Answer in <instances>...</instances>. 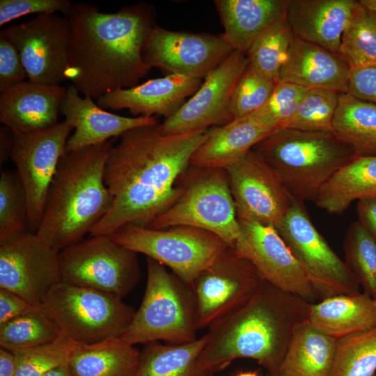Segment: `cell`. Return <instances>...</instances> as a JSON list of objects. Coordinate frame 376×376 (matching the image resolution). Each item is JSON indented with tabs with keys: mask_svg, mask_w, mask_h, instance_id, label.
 Segmentation results:
<instances>
[{
	"mask_svg": "<svg viewBox=\"0 0 376 376\" xmlns=\"http://www.w3.org/2000/svg\"><path fill=\"white\" fill-rule=\"evenodd\" d=\"M207 130L166 135L157 123L122 134L104 169L112 203L90 235L111 236L128 224L148 227L168 210L183 192L176 182L205 141Z\"/></svg>",
	"mask_w": 376,
	"mask_h": 376,
	"instance_id": "6da1fadb",
	"label": "cell"
},
{
	"mask_svg": "<svg viewBox=\"0 0 376 376\" xmlns=\"http://www.w3.org/2000/svg\"><path fill=\"white\" fill-rule=\"evenodd\" d=\"M66 17L71 29L67 77L82 96L97 100L135 86L152 68L143 56L155 26L150 6L139 3L103 13L79 2L72 3Z\"/></svg>",
	"mask_w": 376,
	"mask_h": 376,
	"instance_id": "7a4b0ae2",
	"label": "cell"
},
{
	"mask_svg": "<svg viewBox=\"0 0 376 376\" xmlns=\"http://www.w3.org/2000/svg\"><path fill=\"white\" fill-rule=\"evenodd\" d=\"M310 304L263 280L244 305L209 327L200 368L213 376L244 358L276 376L295 329L308 321Z\"/></svg>",
	"mask_w": 376,
	"mask_h": 376,
	"instance_id": "3957f363",
	"label": "cell"
},
{
	"mask_svg": "<svg viewBox=\"0 0 376 376\" xmlns=\"http://www.w3.org/2000/svg\"><path fill=\"white\" fill-rule=\"evenodd\" d=\"M113 146L109 140L61 157L36 233L58 252L81 241L109 210L112 196L104 169Z\"/></svg>",
	"mask_w": 376,
	"mask_h": 376,
	"instance_id": "277c9868",
	"label": "cell"
},
{
	"mask_svg": "<svg viewBox=\"0 0 376 376\" xmlns=\"http://www.w3.org/2000/svg\"><path fill=\"white\" fill-rule=\"evenodd\" d=\"M276 172L292 197L315 202L321 189L357 156L334 132L283 128L253 148Z\"/></svg>",
	"mask_w": 376,
	"mask_h": 376,
	"instance_id": "5b68a950",
	"label": "cell"
},
{
	"mask_svg": "<svg viewBox=\"0 0 376 376\" xmlns=\"http://www.w3.org/2000/svg\"><path fill=\"white\" fill-rule=\"evenodd\" d=\"M147 280L141 305L122 336L128 343L197 339L196 302L191 288L159 262L146 258Z\"/></svg>",
	"mask_w": 376,
	"mask_h": 376,
	"instance_id": "8992f818",
	"label": "cell"
},
{
	"mask_svg": "<svg viewBox=\"0 0 376 376\" xmlns=\"http://www.w3.org/2000/svg\"><path fill=\"white\" fill-rule=\"evenodd\" d=\"M41 308L68 338L87 344L122 337L135 313L121 298L63 281L51 288Z\"/></svg>",
	"mask_w": 376,
	"mask_h": 376,
	"instance_id": "52a82bcc",
	"label": "cell"
},
{
	"mask_svg": "<svg viewBox=\"0 0 376 376\" xmlns=\"http://www.w3.org/2000/svg\"><path fill=\"white\" fill-rule=\"evenodd\" d=\"M111 237L169 268L190 287L197 276L230 246L210 232L184 226L152 229L128 224Z\"/></svg>",
	"mask_w": 376,
	"mask_h": 376,
	"instance_id": "ba28073f",
	"label": "cell"
},
{
	"mask_svg": "<svg viewBox=\"0 0 376 376\" xmlns=\"http://www.w3.org/2000/svg\"><path fill=\"white\" fill-rule=\"evenodd\" d=\"M194 169V177L182 186L181 196L148 227H194L217 235L234 247L240 226L226 171Z\"/></svg>",
	"mask_w": 376,
	"mask_h": 376,
	"instance_id": "9c48e42d",
	"label": "cell"
},
{
	"mask_svg": "<svg viewBox=\"0 0 376 376\" xmlns=\"http://www.w3.org/2000/svg\"><path fill=\"white\" fill-rule=\"evenodd\" d=\"M61 281L123 299L138 284L137 253L109 235L91 236L58 253Z\"/></svg>",
	"mask_w": 376,
	"mask_h": 376,
	"instance_id": "30bf717a",
	"label": "cell"
},
{
	"mask_svg": "<svg viewBox=\"0 0 376 376\" xmlns=\"http://www.w3.org/2000/svg\"><path fill=\"white\" fill-rule=\"evenodd\" d=\"M276 229L320 300L360 292L354 276L312 223L304 202L293 198Z\"/></svg>",
	"mask_w": 376,
	"mask_h": 376,
	"instance_id": "8fae6325",
	"label": "cell"
},
{
	"mask_svg": "<svg viewBox=\"0 0 376 376\" xmlns=\"http://www.w3.org/2000/svg\"><path fill=\"white\" fill-rule=\"evenodd\" d=\"M263 281L251 262L233 247L226 248L191 285L198 330L209 328L244 305Z\"/></svg>",
	"mask_w": 376,
	"mask_h": 376,
	"instance_id": "7c38bea8",
	"label": "cell"
},
{
	"mask_svg": "<svg viewBox=\"0 0 376 376\" xmlns=\"http://www.w3.org/2000/svg\"><path fill=\"white\" fill-rule=\"evenodd\" d=\"M73 127L63 120L31 134L13 133L10 158L15 163L27 201L28 228L36 233L47 193Z\"/></svg>",
	"mask_w": 376,
	"mask_h": 376,
	"instance_id": "4fadbf2b",
	"label": "cell"
},
{
	"mask_svg": "<svg viewBox=\"0 0 376 376\" xmlns=\"http://www.w3.org/2000/svg\"><path fill=\"white\" fill-rule=\"evenodd\" d=\"M0 33L18 50L28 80L58 85L68 80L71 29L66 17L40 14Z\"/></svg>",
	"mask_w": 376,
	"mask_h": 376,
	"instance_id": "5bb4252c",
	"label": "cell"
},
{
	"mask_svg": "<svg viewBox=\"0 0 376 376\" xmlns=\"http://www.w3.org/2000/svg\"><path fill=\"white\" fill-rule=\"evenodd\" d=\"M58 251L29 230L0 242V288L41 307L61 281Z\"/></svg>",
	"mask_w": 376,
	"mask_h": 376,
	"instance_id": "9a60e30c",
	"label": "cell"
},
{
	"mask_svg": "<svg viewBox=\"0 0 376 376\" xmlns=\"http://www.w3.org/2000/svg\"><path fill=\"white\" fill-rule=\"evenodd\" d=\"M225 170L238 221L276 228L293 200L276 172L253 149Z\"/></svg>",
	"mask_w": 376,
	"mask_h": 376,
	"instance_id": "2e32d148",
	"label": "cell"
},
{
	"mask_svg": "<svg viewBox=\"0 0 376 376\" xmlns=\"http://www.w3.org/2000/svg\"><path fill=\"white\" fill-rule=\"evenodd\" d=\"M249 64L246 54L233 51L205 78L198 91L161 124L166 135L180 134L233 120L232 96Z\"/></svg>",
	"mask_w": 376,
	"mask_h": 376,
	"instance_id": "e0dca14e",
	"label": "cell"
},
{
	"mask_svg": "<svg viewBox=\"0 0 376 376\" xmlns=\"http://www.w3.org/2000/svg\"><path fill=\"white\" fill-rule=\"evenodd\" d=\"M233 51L223 35L173 31L155 25L143 56L151 68L169 75L203 79Z\"/></svg>",
	"mask_w": 376,
	"mask_h": 376,
	"instance_id": "ac0fdd59",
	"label": "cell"
},
{
	"mask_svg": "<svg viewBox=\"0 0 376 376\" xmlns=\"http://www.w3.org/2000/svg\"><path fill=\"white\" fill-rule=\"evenodd\" d=\"M239 222L240 233L233 248L252 263L263 280L311 304L320 301L275 228L256 222Z\"/></svg>",
	"mask_w": 376,
	"mask_h": 376,
	"instance_id": "d6986e66",
	"label": "cell"
},
{
	"mask_svg": "<svg viewBox=\"0 0 376 376\" xmlns=\"http://www.w3.org/2000/svg\"><path fill=\"white\" fill-rule=\"evenodd\" d=\"M67 89L29 80L0 96V122L13 133L31 134L56 126Z\"/></svg>",
	"mask_w": 376,
	"mask_h": 376,
	"instance_id": "ffe728a7",
	"label": "cell"
},
{
	"mask_svg": "<svg viewBox=\"0 0 376 376\" xmlns=\"http://www.w3.org/2000/svg\"><path fill=\"white\" fill-rule=\"evenodd\" d=\"M66 89L61 111L75 132L68 138L65 151L98 145L130 130L158 123L156 116L126 117L108 112L90 97L81 96L72 84Z\"/></svg>",
	"mask_w": 376,
	"mask_h": 376,
	"instance_id": "44dd1931",
	"label": "cell"
},
{
	"mask_svg": "<svg viewBox=\"0 0 376 376\" xmlns=\"http://www.w3.org/2000/svg\"><path fill=\"white\" fill-rule=\"evenodd\" d=\"M202 84V79L176 74L152 79L128 88L109 92L97 100L102 109H126L134 115L143 116L173 115L185 99L193 95Z\"/></svg>",
	"mask_w": 376,
	"mask_h": 376,
	"instance_id": "7402d4cb",
	"label": "cell"
},
{
	"mask_svg": "<svg viewBox=\"0 0 376 376\" xmlns=\"http://www.w3.org/2000/svg\"><path fill=\"white\" fill-rule=\"evenodd\" d=\"M350 70L339 55L295 36L281 66L279 81L308 88L347 93Z\"/></svg>",
	"mask_w": 376,
	"mask_h": 376,
	"instance_id": "603a6c76",
	"label": "cell"
},
{
	"mask_svg": "<svg viewBox=\"0 0 376 376\" xmlns=\"http://www.w3.org/2000/svg\"><path fill=\"white\" fill-rule=\"evenodd\" d=\"M356 0H290L285 17L295 36L339 55Z\"/></svg>",
	"mask_w": 376,
	"mask_h": 376,
	"instance_id": "cb8c5ba5",
	"label": "cell"
},
{
	"mask_svg": "<svg viewBox=\"0 0 376 376\" xmlns=\"http://www.w3.org/2000/svg\"><path fill=\"white\" fill-rule=\"evenodd\" d=\"M275 131L251 114L209 128L190 165L201 169H226Z\"/></svg>",
	"mask_w": 376,
	"mask_h": 376,
	"instance_id": "d4e9b609",
	"label": "cell"
},
{
	"mask_svg": "<svg viewBox=\"0 0 376 376\" xmlns=\"http://www.w3.org/2000/svg\"><path fill=\"white\" fill-rule=\"evenodd\" d=\"M290 0H217L225 40L246 54L254 40L285 14Z\"/></svg>",
	"mask_w": 376,
	"mask_h": 376,
	"instance_id": "484cf974",
	"label": "cell"
},
{
	"mask_svg": "<svg viewBox=\"0 0 376 376\" xmlns=\"http://www.w3.org/2000/svg\"><path fill=\"white\" fill-rule=\"evenodd\" d=\"M308 322L339 339L376 327V301L363 292L322 299L309 306Z\"/></svg>",
	"mask_w": 376,
	"mask_h": 376,
	"instance_id": "4316f807",
	"label": "cell"
},
{
	"mask_svg": "<svg viewBox=\"0 0 376 376\" xmlns=\"http://www.w3.org/2000/svg\"><path fill=\"white\" fill-rule=\"evenodd\" d=\"M69 346L68 363L74 376L136 375L140 352L121 337L91 344L69 338Z\"/></svg>",
	"mask_w": 376,
	"mask_h": 376,
	"instance_id": "83f0119b",
	"label": "cell"
},
{
	"mask_svg": "<svg viewBox=\"0 0 376 376\" xmlns=\"http://www.w3.org/2000/svg\"><path fill=\"white\" fill-rule=\"evenodd\" d=\"M336 343L308 321L299 324L276 376H329Z\"/></svg>",
	"mask_w": 376,
	"mask_h": 376,
	"instance_id": "f1b7e54d",
	"label": "cell"
},
{
	"mask_svg": "<svg viewBox=\"0 0 376 376\" xmlns=\"http://www.w3.org/2000/svg\"><path fill=\"white\" fill-rule=\"evenodd\" d=\"M376 195V155H357L321 189L314 203L333 214L344 212L355 201Z\"/></svg>",
	"mask_w": 376,
	"mask_h": 376,
	"instance_id": "f546056e",
	"label": "cell"
},
{
	"mask_svg": "<svg viewBox=\"0 0 376 376\" xmlns=\"http://www.w3.org/2000/svg\"><path fill=\"white\" fill-rule=\"evenodd\" d=\"M333 130L357 155L375 156L376 104L340 93Z\"/></svg>",
	"mask_w": 376,
	"mask_h": 376,
	"instance_id": "4dcf8cb0",
	"label": "cell"
},
{
	"mask_svg": "<svg viewBox=\"0 0 376 376\" xmlns=\"http://www.w3.org/2000/svg\"><path fill=\"white\" fill-rule=\"evenodd\" d=\"M207 341L205 334L186 343H150L140 352L135 376H210L198 366Z\"/></svg>",
	"mask_w": 376,
	"mask_h": 376,
	"instance_id": "1f68e13d",
	"label": "cell"
},
{
	"mask_svg": "<svg viewBox=\"0 0 376 376\" xmlns=\"http://www.w3.org/2000/svg\"><path fill=\"white\" fill-rule=\"evenodd\" d=\"M339 56L350 69L376 65V3L361 0L342 36Z\"/></svg>",
	"mask_w": 376,
	"mask_h": 376,
	"instance_id": "d6a6232c",
	"label": "cell"
},
{
	"mask_svg": "<svg viewBox=\"0 0 376 376\" xmlns=\"http://www.w3.org/2000/svg\"><path fill=\"white\" fill-rule=\"evenodd\" d=\"M294 36L285 14L252 43L246 54L249 65L265 78L277 83Z\"/></svg>",
	"mask_w": 376,
	"mask_h": 376,
	"instance_id": "836d02e7",
	"label": "cell"
},
{
	"mask_svg": "<svg viewBox=\"0 0 376 376\" xmlns=\"http://www.w3.org/2000/svg\"><path fill=\"white\" fill-rule=\"evenodd\" d=\"M61 331L41 307L0 325V347L21 352L55 340Z\"/></svg>",
	"mask_w": 376,
	"mask_h": 376,
	"instance_id": "e575fe53",
	"label": "cell"
},
{
	"mask_svg": "<svg viewBox=\"0 0 376 376\" xmlns=\"http://www.w3.org/2000/svg\"><path fill=\"white\" fill-rule=\"evenodd\" d=\"M376 327L337 339L329 376H374Z\"/></svg>",
	"mask_w": 376,
	"mask_h": 376,
	"instance_id": "d590c367",
	"label": "cell"
},
{
	"mask_svg": "<svg viewBox=\"0 0 376 376\" xmlns=\"http://www.w3.org/2000/svg\"><path fill=\"white\" fill-rule=\"evenodd\" d=\"M343 251L344 262L363 292L376 301V242L357 221L347 230Z\"/></svg>",
	"mask_w": 376,
	"mask_h": 376,
	"instance_id": "8d00e7d4",
	"label": "cell"
},
{
	"mask_svg": "<svg viewBox=\"0 0 376 376\" xmlns=\"http://www.w3.org/2000/svg\"><path fill=\"white\" fill-rule=\"evenodd\" d=\"M340 93L324 88L308 89L284 128L334 132L333 122Z\"/></svg>",
	"mask_w": 376,
	"mask_h": 376,
	"instance_id": "74e56055",
	"label": "cell"
},
{
	"mask_svg": "<svg viewBox=\"0 0 376 376\" xmlns=\"http://www.w3.org/2000/svg\"><path fill=\"white\" fill-rule=\"evenodd\" d=\"M26 196L17 173L2 171L0 177V242L27 231Z\"/></svg>",
	"mask_w": 376,
	"mask_h": 376,
	"instance_id": "f35d334b",
	"label": "cell"
},
{
	"mask_svg": "<svg viewBox=\"0 0 376 376\" xmlns=\"http://www.w3.org/2000/svg\"><path fill=\"white\" fill-rule=\"evenodd\" d=\"M14 353L17 361L15 376H44L68 362L69 338L61 332L49 343Z\"/></svg>",
	"mask_w": 376,
	"mask_h": 376,
	"instance_id": "ab89813d",
	"label": "cell"
},
{
	"mask_svg": "<svg viewBox=\"0 0 376 376\" xmlns=\"http://www.w3.org/2000/svg\"><path fill=\"white\" fill-rule=\"evenodd\" d=\"M277 83L265 78L248 64L232 96L230 113L233 120L247 116L263 107Z\"/></svg>",
	"mask_w": 376,
	"mask_h": 376,
	"instance_id": "60d3db41",
	"label": "cell"
},
{
	"mask_svg": "<svg viewBox=\"0 0 376 376\" xmlns=\"http://www.w3.org/2000/svg\"><path fill=\"white\" fill-rule=\"evenodd\" d=\"M308 89L295 84L279 81L268 101L251 115L274 130L283 129L293 116Z\"/></svg>",
	"mask_w": 376,
	"mask_h": 376,
	"instance_id": "b9f144b4",
	"label": "cell"
},
{
	"mask_svg": "<svg viewBox=\"0 0 376 376\" xmlns=\"http://www.w3.org/2000/svg\"><path fill=\"white\" fill-rule=\"evenodd\" d=\"M72 5L68 0H1L0 26L29 14L61 13L66 17Z\"/></svg>",
	"mask_w": 376,
	"mask_h": 376,
	"instance_id": "7bdbcfd3",
	"label": "cell"
},
{
	"mask_svg": "<svg viewBox=\"0 0 376 376\" xmlns=\"http://www.w3.org/2000/svg\"><path fill=\"white\" fill-rule=\"evenodd\" d=\"M26 72L16 47L0 33V92L25 81Z\"/></svg>",
	"mask_w": 376,
	"mask_h": 376,
	"instance_id": "ee69618b",
	"label": "cell"
},
{
	"mask_svg": "<svg viewBox=\"0 0 376 376\" xmlns=\"http://www.w3.org/2000/svg\"><path fill=\"white\" fill-rule=\"evenodd\" d=\"M347 93L376 104V65L351 69Z\"/></svg>",
	"mask_w": 376,
	"mask_h": 376,
	"instance_id": "f6af8a7d",
	"label": "cell"
},
{
	"mask_svg": "<svg viewBox=\"0 0 376 376\" xmlns=\"http://www.w3.org/2000/svg\"><path fill=\"white\" fill-rule=\"evenodd\" d=\"M38 308L14 292L0 288V325Z\"/></svg>",
	"mask_w": 376,
	"mask_h": 376,
	"instance_id": "bcb514c9",
	"label": "cell"
},
{
	"mask_svg": "<svg viewBox=\"0 0 376 376\" xmlns=\"http://www.w3.org/2000/svg\"><path fill=\"white\" fill-rule=\"evenodd\" d=\"M356 212L358 223L376 242V195L358 200Z\"/></svg>",
	"mask_w": 376,
	"mask_h": 376,
	"instance_id": "7dc6e473",
	"label": "cell"
},
{
	"mask_svg": "<svg viewBox=\"0 0 376 376\" xmlns=\"http://www.w3.org/2000/svg\"><path fill=\"white\" fill-rule=\"evenodd\" d=\"M16 354L10 350L0 348V376H15L17 370Z\"/></svg>",
	"mask_w": 376,
	"mask_h": 376,
	"instance_id": "c3c4849f",
	"label": "cell"
},
{
	"mask_svg": "<svg viewBox=\"0 0 376 376\" xmlns=\"http://www.w3.org/2000/svg\"><path fill=\"white\" fill-rule=\"evenodd\" d=\"M13 146V132L6 127L0 130L1 161L3 162L10 157Z\"/></svg>",
	"mask_w": 376,
	"mask_h": 376,
	"instance_id": "681fc988",
	"label": "cell"
},
{
	"mask_svg": "<svg viewBox=\"0 0 376 376\" xmlns=\"http://www.w3.org/2000/svg\"><path fill=\"white\" fill-rule=\"evenodd\" d=\"M44 376H74L72 373L68 363L63 364L59 367L56 368L55 369L47 373Z\"/></svg>",
	"mask_w": 376,
	"mask_h": 376,
	"instance_id": "f907efd6",
	"label": "cell"
},
{
	"mask_svg": "<svg viewBox=\"0 0 376 376\" xmlns=\"http://www.w3.org/2000/svg\"><path fill=\"white\" fill-rule=\"evenodd\" d=\"M235 376H259V375L256 372L247 371L239 373Z\"/></svg>",
	"mask_w": 376,
	"mask_h": 376,
	"instance_id": "816d5d0a",
	"label": "cell"
},
{
	"mask_svg": "<svg viewBox=\"0 0 376 376\" xmlns=\"http://www.w3.org/2000/svg\"><path fill=\"white\" fill-rule=\"evenodd\" d=\"M374 376H376V374Z\"/></svg>",
	"mask_w": 376,
	"mask_h": 376,
	"instance_id": "f5cc1de1",
	"label": "cell"
},
{
	"mask_svg": "<svg viewBox=\"0 0 376 376\" xmlns=\"http://www.w3.org/2000/svg\"><path fill=\"white\" fill-rule=\"evenodd\" d=\"M375 3H376V0H375Z\"/></svg>",
	"mask_w": 376,
	"mask_h": 376,
	"instance_id": "db71d44e",
	"label": "cell"
}]
</instances>
